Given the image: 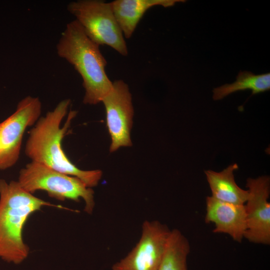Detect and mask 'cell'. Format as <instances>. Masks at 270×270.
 Listing matches in <instances>:
<instances>
[{
  "label": "cell",
  "instance_id": "obj_13",
  "mask_svg": "<svg viewBox=\"0 0 270 270\" xmlns=\"http://www.w3.org/2000/svg\"><path fill=\"white\" fill-rule=\"evenodd\" d=\"M247 90H252V95L269 90L270 73L256 74L250 72L240 71L233 83L214 88L212 98L220 100L234 92Z\"/></svg>",
  "mask_w": 270,
  "mask_h": 270
},
{
  "label": "cell",
  "instance_id": "obj_1",
  "mask_svg": "<svg viewBox=\"0 0 270 270\" xmlns=\"http://www.w3.org/2000/svg\"><path fill=\"white\" fill-rule=\"evenodd\" d=\"M71 103L60 101L55 108L40 118L29 132L25 152L32 161L38 162L64 174L76 177L90 188L96 186L102 176L100 170H84L69 160L62 148V140L76 114L70 110L63 127L60 124Z\"/></svg>",
  "mask_w": 270,
  "mask_h": 270
},
{
  "label": "cell",
  "instance_id": "obj_14",
  "mask_svg": "<svg viewBox=\"0 0 270 270\" xmlns=\"http://www.w3.org/2000/svg\"><path fill=\"white\" fill-rule=\"evenodd\" d=\"M190 251L188 240L178 229H173L158 270H188L187 258Z\"/></svg>",
  "mask_w": 270,
  "mask_h": 270
},
{
  "label": "cell",
  "instance_id": "obj_7",
  "mask_svg": "<svg viewBox=\"0 0 270 270\" xmlns=\"http://www.w3.org/2000/svg\"><path fill=\"white\" fill-rule=\"evenodd\" d=\"M170 230L158 220L144 221L138 242L112 270H158Z\"/></svg>",
  "mask_w": 270,
  "mask_h": 270
},
{
  "label": "cell",
  "instance_id": "obj_10",
  "mask_svg": "<svg viewBox=\"0 0 270 270\" xmlns=\"http://www.w3.org/2000/svg\"><path fill=\"white\" fill-rule=\"evenodd\" d=\"M206 223H213L214 233L228 234L240 242L246 230L244 204H236L218 200L212 196L206 198Z\"/></svg>",
  "mask_w": 270,
  "mask_h": 270
},
{
  "label": "cell",
  "instance_id": "obj_4",
  "mask_svg": "<svg viewBox=\"0 0 270 270\" xmlns=\"http://www.w3.org/2000/svg\"><path fill=\"white\" fill-rule=\"evenodd\" d=\"M18 182L26 192L33 194L44 190L50 197L60 200H70L84 202V211L93 212L94 192L80 178L56 170L44 164L32 161L22 168Z\"/></svg>",
  "mask_w": 270,
  "mask_h": 270
},
{
  "label": "cell",
  "instance_id": "obj_11",
  "mask_svg": "<svg viewBox=\"0 0 270 270\" xmlns=\"http://www.w3.org/2000/svg\"><path fill=\"white\" fill-rule=\"evenodd\" d=\"M181 0H116L110 2L124 37L130 38L146 11L152 7H170Z\"/></svg>",
  "mask_w": 270,
  "mask_h": 270
},
{
  "label": "cell",
  "instance_id": "obj_12",
  "mask_svg": "<svg viewBox=\"0 0 270 270\" xmlns=\"http://www.w3.org/2000/svg\"><path fill=\"white\" fill-rule=\"evenodd\" d=\"M238 168L235 163L220 172L212 170L204 171L212 197L233 204H245L248 196V191L240 188L234 177V172Z\"/></svg>",
  "mask_w": 270,
  "mask_h": 270
},
{
  "label": "cell",
  "instance_id": "obj_9",
  "mask_svg": "<svg viewBox=\"0 0 270 270\" xmlns=\"http://www.w3.org/2000/svg\"><path fill=\"white\" fill-rule=\"evenodd\" d=\"M248 196L244 204L246 230L244 238L250 242L270 244V179L267 176L246 180Z\"/></svg>",
  "mask_w": 270,
  "mask_h": 270
},
{
  "label": "cell",
  "instance_id": "obj_2",
  "mask_svg": "<svg viewBox=\"0 0 270 270\" xmlns=\"http://www.w3.org/2000/svg\"><path fill=\"white\" fill-rule=\"evenodd\" d=\"M99 47L75 20L66 24L56 45L58 56L72 64L82 78L85 104L102 102L112 87L105 70L106 61Z\"/></svg>",
  "mask_w": 270,
  "mask_h": 270
},
{
  "label": "cell",
  "instance_id": "obj_5",
  "mask_svg": "<svg viewBox=\"0 0 270 270\" xmlns=\"http://www.w3.org/2000/svg\"><path fill=\"white\" fill-rule=\"evenodd\" d=\"M67 10L93 42L99 46H109L123 56L128 55L124 36L110 2L79 0L70 2Z\"/></svg>",
  "mask_w": 270,
  "mask_h": 270
},
{
  "label": "cell",
  "instance_id": "obj_3",
  "mask_svg": "<svg viewBox=\"0 0 270 270\" xmlns=\"http://www.w3.org/2000/svg\"><path fill=\"white\" fill-rule=\"evenodd\" d=\"M63 208L44 201L25 190L18 182L0 179V258L20 264L30 248L23 239V228L28 217L42 206Z\"/></svg>",
  "mask_w": 270,
  "mask_h": 270
},
{
  "label": "cell",
  "instance_id": "obj_8",
  "mask_svg": "<svg viewBox=\"0 0 270 270\" xmlns=\"http://www.w3.org/2000/svg\"><path fill=\"white\" fill-rule=\"evenodd\" d=\"M102 102L105 108L106 126L111 138L110 152L131 146L134 108L128 84L122 80L112 82L111 90Z\"/></svg>",
  "mask_w": 270,
  "mask_h": 270
},
{
  "label": "cell",
  "instance_id": "obj_6",
  "mask_svg": "<svg viewBox=\"0 0 270 270\" xmlns=\"http://www.w3.org/2000/svg\"><path fill=\"white\" fill-rule=\"evenodd\" d=\"M41 111L40 99L28 96L18 103L11 116L0 123V170L10 168L17 162L24 132L36 122Z\"/></svg>",
  "mask_w": 270,
  "mask_h": 270
}]
</instances>
